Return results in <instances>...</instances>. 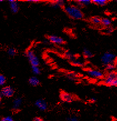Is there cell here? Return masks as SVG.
<instances>
[{"mask_svg": "<svg viewBox=\"0 0 117 121\" xmlns=\"http://www.w3.org/2000/svg\"><path fill=\"white\" fill-rule=\"evenodd\" d=\"M83 55L87 58H91L93 56V54L91 51L87 48H84L83 50Z\"/></svg>", "mask_w": 117, "mask_h": 121, "instance_id": "5bb4252c", "label": "cell"}, {"mask_svg": "<svg viewBox=\"0 0 117 121\" xmlns=\"http://www.w3.org/2000/svg\"><path fill=\"white\" fill-rule=\"evenodd\" d=\"M104 83L110 86H117V74L114 71L110 72V73L104 79Z\"/></svg>", "mask_w": 117, "mask_h": 121, "instance_id": "3957f363", "label": "cell"}, {"mask_svg": "<svg viewBox=\"0 0 117 121\" xmlns=\"http://www.w3.org/2000/svg\"><path fill=\"white\" fill-rule=\"evenodd\" d=\"M32 72L36 75H38L41 73V71L38 66H32Z\"/></svg>", "mask_w": 117, "mask_h": 121, "instance_id": "ffe728a7", "label": "cell"}, {"mask_svg": "<svg viewBox=\"0 0 117 121\" xmlns=\"http://www.w3.org/2000/svg\"><path fill=\"white\" fill-rule=\"evenodd\" d=\"M22 102V99L20 98H17L14 100L13 101V108L15 110H17L20 108V106H21Z\"/></svg>", "mask_w": 117, "mask_h": 121, "instance_id": "8fae6325", "label": "cell"}, {"mask_svg": "<svg viewBox=\"0 0 117 121\" xmlns=\"http://www.w3.org/2000/svg\"><path fill=\"white\" fill-rule=\"evenodd\" d=\"M1 121H13V118L10 116H8L3 118Z\"/></svg>", "mask_w": 117, "mask_h": 121, "instance_id": "d4e9b609", "label": "cell"}, {"mask_svg": "<svg viewBox=\"0 0 117 121\" xmlns=\"http://www.w3.org/2000/svg\"><path fill=\"white\" fill-rule=\"evenodd\" d=\"M68 121H78V118L75 116H72L68 118Z\"/></svg>", "mask_w": 117, "mask_h": 121, "instance_id": "484cf974", "label": "cell"}, {"mask_svg": "<svg viewBox=\"0 0 117 121\" xmlns=\"http://www.w3.org/2000/svg\"><path fill=\"white\" fill-rule=\"evenodd\" d=\"M87 73L90 77L94 78H100L103 77V73L98 69H89L87 71Z\"/></svg>", "mask_w": 117, "mask_h": 121, "instance_id": "5b68a950", "label": "cell"}, {"mask_svg": "<svg viewBox=\"0 0 117 121\" xmlns=\"http://www.w3.org/2000/svg\"><path fill=\"white\" fill-rule=\"evenodd\" d=\"M64 11L69 17L75 20H80L83 17V13L78 6L68 4L64 7Z\"/></svg>", "mask_w": 117, "mask_h": 121, "instance_id": "6da1fadb", "label": "cell"}, {"mask_svg": "<svg viewBox=\"0 0 117 121\" xmlns=\"http://www.w3.org/2000/svg\"><path fill=\"white\" fill-rule=\"evenodd\" d=\"M50 4H51V6L53 8L57 9V8L62 7L64 4V2L63 1H55L51 2Z\"/></svg>", "mask_w": 117, "mask_h": 121, "instance_id": "7c38bea8", "label": "cell"}, {"mask_svg": "<svg viewBox=\"0 0 117 121\" xmlns=\"http://www.w3.org/2000/svg\"><path fill=\"white\" fill-rule=\"evenodd\" d=\"M116 60V56L110 52L104 53L101 57V61L103 65L107 66L110 64H113Z\"/></svg>", "mask_w": 117, "mask_h": 121, "instance_id": "7a4b0ae2", "label": "cell"}, {"mask_svg": "<svg viewBox=\"0 0 117 121\" xmlns=\"http://www.w3.org/2000/svg\"><path fill=\"white\" fill-rule=\"evenodd\" d=\"M35 105L41 111H45L47 108V104L45 100L39 99L36 102Z\"/></svg>", "mask_w": 117, "mask_h": 121, "instance_id": "ba28073f", "label": "cell"}, {"mask_svg": "<svg viewBox=\"0 0 117 121\" xmlns=\"http://www.w3.org/2000/svg\"><path fill=\"white\" fill-rule=\"evenodd\" d=\"M115 68H116V66H115L114 63H113V64H110L106 66V69L110 72H113L114 71Z\"/></svg>", "mask_w": 117, "mask_h": 121, "instance_id": "7402d4cb", "label": "cell"}, {"mask_svg": "<svg viewBox=\"0 0 117 121\" xmlns=\"http://www.w3.org/2000/svg\"><path fill=\"white\" fill-rule=\"evenodd\" d=\"M91 21L94 25H98L100 23L101 19L99 17H93L91 19Z\"/></svg>", "mask_w": 117, "mask_h": 121, "instance_id": "d6986e66", "label": "cell"}, {"mask_svg": "<svg viewBox=\"0 0 117 121\" xmlns=\"http://www.w3.org/2000/svg\"><path fill=\"white\" fill-rule=\"evenodd\" d=\"M91 101L92 102H94L96 101V99L95 98H92L91 99Z\"/></svg>", "mask_w": 117, "mask_h": 121, "instance_id": "f1b7e54d", "label": "cell"}, {"mask_svg": "<svg viewBox=\"0 0 117 121\" xmlns=\"http://www.w3.org/2000/svg\"><path fill=\"white\" fill-rule=\"evenodd\" d=\"M2 97H12L14 94V90L11 87L6 86L4 87L0 92Z\"/></svg>", "mask_w": 117, "mask_h": 121, "instance_id": "8992f818", "label": "cell"}, {"mask_svg": "<svg viewBox=\"0 0 117 121\" xmlns=\"http://www.w3.org/2000/svg\"><path fill=\"white\" fill-rule=\"evenodd\" d=\"M100 23H102L104 26H105V27L109 26L110 24H111V21L108 18H104L101 19Z\"/></svg>", "mask_w": 117, "mask_h": 121, "instance_id": "2e32d148", "label": "cell"}, {"mask_svg": "<svg viewBox=\"0 0 117 121\" xmlns=\"http://www.w3.org/2000/svg\"><path fill=\"white\" fill-rule=\"evenodd\" d=\"M71 62L73 65L76 66H82L84 65V62L82 60L77 58H75Z\"/></svg>", "mask_w": 117, "mask_h": 121, "instance_id": "e0dca14e", "label": "cell"}, {"mask_svg": "<svg viewBox=\"0 0 117 121\" xmlns=\"http://www.w3.org/2000/svg\"><path fill=\"white\" fill-rule=\"evenodd\" d=\"M39 79L36 77H32L29 79V83L33 86H37L39 84Z\"/></svg>", "mask_w": 117, "mask_h": 121, "instance_id": "4fadbf2b", "label": "cell"}, {"mask_svg": "<svg viewBox=\"0 0 117 121\" xmlns=\"http://www.w3.org/2000/svg\"><path fill=\"white\" fill-rule=\"evenodd\" d=\"M6 83V78L2 74H0V86H4Z\"/></svg>", "mask_w": 117, "mask_h": 121, "instance_id": "cb8c5ba5", "label": "cell"}, {"mask_svg": "<svg viewBox=\"0 0 117 121\" xmlns=\"http://www.w3.org/2000/svg\"><path fill=\"white\" fill-rule=\"evenodd\" d=\"M61 98L62 101L66 102H71L73 99L72 95L66 92H62L61 94Z\"/></svg>", "mask_w": 117, "mask_h": 121, "instance_id": "30bf717a", "label": "cell"}, {"mask_svg": "<svg viewBox=\"0 0 117 121\" xmlns=\"http://www.w3.org/2000/svg\"><path fill=\"white\" fill-rule=\"evenodd\" d=\"M8 54L9 56H15L16 55V51L15 48H9L8 50Z\"/></svg>", "mask_w": 117, "mask_h": 121, "instance_id": "603a6c76", "label": "cell"}, {"mask_svg": "<svg viewBox=\"0 0 117 121\" xmlns=\"http://www.w3.org/2000/svg\"><path fill=\"white\" fill-rule=\"evenodd\" d=\"M9 7L13 13H17L19 9V5L18 2L14 0H11L9 1Z\"/></svg>", "mask_w": 117, "mask_h": 121, "instance_id": "9c48e42d", "label": "cell"}, {"mask_svg": "<svg viewBox=\"0 0 117 121\" xmlns=\"http://www.w3.org/2000/svg\"><path fill=\"white\" fill-rule=\"evenodd\" d=\"M26 56L32 66H38L39 65V59L32 51H28L26 53Z\"/></svg>", "mask_w": 117, "mask_h": 121, "instance_id": "277c9868", "label": "cell"}, {"mask_svg": "<svg viewBox=\"0 0 117 121\" xmlns=\"http://www.w3.org/2000/svg\"><path fill=\"white\" fill-rule=\"evenodd\" d=\"M66 56L67 57V58H68L69 60H71V61L73 60L75 58V56H74L72 53H71V52H67L66 53Z\"/></svg>", "mask_w": 117, "mask_h": 121, "instance_id": "44dd1931", "label": "cell"}, {"mask_svg": "<svg viewBox=\"0 0 117 121\" xmlns=\"http://www.w3.org/2000/svg\"><path fill=\"white\" fill-rule=\"evenodd\" d=\"M92 3L97 4V5L103 6L107 4V1L106 0H94V1H92Z\"/></svg>", "mask_w": 117, "mask_h": 121, "instance_id": "ac0fdd59", "label": "cell"}, {"mask_svg": "<svg viewBox=\"0 0 117 121\" xmlns=\"http://www.w3.org/2000/svg\"><path fill=\"white\" fill-rule=\"evenodd\" d=\"M2 2V1H0V2Z\"/></svg>", "mask_w": 117, "mask_h": 121, "instance_id": "f546056e", "label": "cell"}, {"mask_svg": "<svg viewBox=\"0 0 117 121\" xmlns=\"http://www.w3.org/2000/svg\"><path fill=\"white\" fill-rule=\"evenodd\" d=\"M34 121H44L43 119L37 117V118H34Z\"/></svg>", "mask_w": 117, "mask_h": 121, "instance_id": "83f0119b", "label": "cell"}, {"mask_svg": "<svg viewBox=\"0 0 117 121\" xmlns=\"http://www.w3.org/2000/svg\"><path fill=\"white\" fill-rule=\"evenodd\" d=\"M112 32H113V29H112L111 27H110L106 28L105 30V32L106 33H108V34H109V33H112Z\"/></svg>", "mask_w": 117, "mask_h": 121, "instance_id": "4316f807", "label": "cell"}, {"mask_svg": "<svg viewBox=\"0 0 117 121\" xmlns=\"http://www.w3.org/2000/svg\"><path fill=\"white\" fill-rule=\"evenodd\" d=\"M48 39L50 42L57 44H62L64 42V39L60 37L59 36H55V35L50 36L48 37Z\"/></svg>", "mask_w": 117, "mask_h": 121, "instance_id": "52a82bcc", "label": "cell"}, {"mask_svg": "<svg viewBox=\"0 0 117 121\" xmlns=\"http://www.w3.org/2000/svg\"><path fill=\"white\" fill-rule=\"evenodd\" d=\"M76 3L78 4V6H88L91 4L92 1L90 0H82V1H77Z\"/></svg>", "mask_w": 117, "mask_h": 121, "instance_id": "9a60e30c", "label": "cell"}]
</instances>
